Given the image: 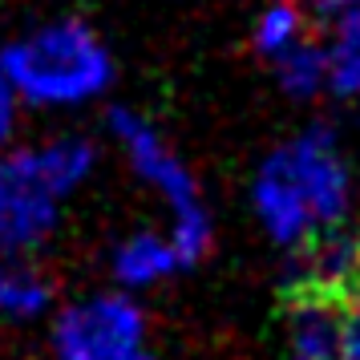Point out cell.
<instances>
[{
  "label": "cell",
  "mask_w": 360,
  "mask_h": 360,
  "mask_svg": "<svg viewBox=\"0 0 360 360\" xmlns=\"http://www.w3.org/2000/svg\"><path fill=\"white\" fill-rule=\"evenodd\" d=\"M0 69L17 101H29L41 110L94 101L114 82L110 53L82 20H57L13 41L0 53Z\"/></svg>",
  "instance_id": "3957f363"
},
{
  "label": "cell",
  "mask_w": 360,
  "mask_h": 360,
  "mask_svg": "<svg viewBox=\"0 0 360 360\" xmlns=\"http://www.w3.org/2000/svg\"><path fill=\"white\" fill-rule=\"evenodd\" d=\"M110 130L122 142L126 158H130L134 174L154 186L158 195L170 202L174 211V227H170V243L179 251L182 267H195L207 247H211V214L202 207V195H198V182L186 166L174 158V150L162 142V134L150 126L142 114L134 110H114L110 114Z\"/></svg>",
  "instance_id": "277c9868"
},
{
  "label": "cell",
  "mask_w": 360,
  "mask_h": 360,
  "mask_svg": "<svg viewBox=\"0 0 360 360\" xmlns=\"http://www.w3.org/2000/svg\"><path fill=\"white\" fill-rule=\"evenodd\" d=\"M251 198L263 231L288 251L344 223L352 202V174L336 150V138L328 130H308L276 150L259 166Z\"/></svg>",
  "instance_id": "6da1fadb"
},
{
  "label": "cell",
  "mask_w": 360,
  "mask_h": 360,
  "mask_svg": "<svg viewBox=\"0 0 360 360\" xmlns=\"http://www.w3.org/2000/svg\"><path fill=\"white\" fill-rule=\"evenodd\" d=\"M57 360H142L146 316L126 295H98L69 304L53 324Z\"/></svg>",
  "instance_id": "5b68a950"
},
{
  "label": "cell",
  "mask_w": 360,
  "mask_h": 360,
  "mask_svg": "<svg viewBox=\"0 0 360 360\" xmlns=\"http://www.w3.org/2000/svg\"><path fill=\"white\" fill-rule=\"evenodd\" d=\"M316 4V13H324V17H336L340 8H352V4H360V0H311Z\"/></svg>",
  "instance_id": "5bb4252c"
},
{
  "label": "cell",
  "mask_w": 360,
  "mask_h": 360,
  "mask_svg": "<svg viewBox=\"0 0 360 360\" xmlns=\"http://www.w3.org/2000/svg\"><path fill=\"white\" fill-rule=\"evenodd\" d=\"M279 85L292 98H316L320 89H328V53L324 45H316L308 37H300L292 49H283L276 57Z\"/></svg>",
  "instance_id": "30bf717a"
},
{
  "label": "cell",
  "mask_w": 360,
  "mask_h": 360,
  "mask_svg": "<svg viewBox=\"0 0 360 360\" xmlns=\"http://www.w3.org/2000/svg\"><path fill=\"white\" fill-rule=\"evenodd\" d=\"M13 126H17V94H13V85H8L4 69H0V150L8 146Z\"/></svg>",
  "instance_id": "4fadbf2b"
},
{
  "label": "cell",
  "mask_w": 360,
  "mask_h": 360,
  "mask_svg": "<svg viewBox=\"0 0 360 360\" xmlns=\"http://www.w3.org/2000/svg\"><path fill=\"white\" fill-rule=\"evenodd\" d=\"M328 89L340 98H360V4L340 8L328 33Z\"/></svg>",
  "instance_id": "9c48e42d"
},
{
  "label": "cell",
  "mask_w": 360,
  "mask_h": 360,
  "mask_svg": "<svg viewBox=\"0 0 360 360\" xmlns=\"http://www.w3.org/2000/svg\"><path fill=\"white\" fill-rule=\"evenodd\" d=\"M304 37V13L295 0H271L255 20V49L276 61L283 49H292Z\"/></svg>",
  "instance_id": "8fae6325"
},
{
  "label": "cell",
  "mask_w": 360,
  "mask_h": 360,
  "mask_svg": "<svg viewBox=\"0 0 360 360\" xmlns=\"http://www.w3.org/2000/svg\"><path fill=\"white\" fill-rule=\"evenodd\" d=\"M340 360H360V279L344 295V340Z\"/></svg>",
  "instance_id": "7c38bea8"
},
{
  "label": "cell",
  "mask_w": 360,
  "mask_h": 360,
  "mask_svg": "<svg viewBox=\"0 0 360 360\" xmlns=\"http://www.w3.org/2000/svg\"><path fill=\"white\" fill-rule=\"evenodd\" d=\"M98 154L82 138H53L45 146L0 154V251H33L53 235L61 198L73 195Z\"/></svg>",
  "instance_id": "7a4b0ae2"
},
{
  "label": "cell",
  "mask_w": 360,
  "mask_h": 360,
  "mask_svg": "<svg viewBox=\"0 0 360 360\" xmlns=\"http://www.w3.org/2000/svg\"><path fill=\"white\" fill-rule=\"evenodd\" d=\"M182 263H179V251L170 243V235H134L126 243L114 251V276L117 283H126V288H150V283H158V279L174 276Z\"/></svg>",
  "instance_id": "52a82bcc"
},
{
  "label": "cell",
  "mask_w": 360,
  "mask_h": 360,
  "mask_svg": "<svg viewBox=\"0 0 360 360\" xmlns=\"http://www.w3.org/2000/svg\"><path fill=\"white\" fill-rule=\"evenodd\" d=\"M142 360H154V356H150V352H146V356H142Z\"/></svg>",
  "instance_id": "9a60e30c"
},
{
  "label": "cell",
  "mask_w": 360,
  "mask_h": 360,
  "mask_svg": "<svg viewBox=\"0 0 360 360\" xmlns=\"http://www.w3.org/2000/svg\"><path fill=\"white\" fill-rule=\"evenodd\" d=\"M53 304V283L45 271L25 263L17 251H0V316L33 320Z\"/></svg>",
  "instance_id": "ba28073f"
},
{
  "label": "cell",
  "mask_w": 360,
  "mask_h": 360,
  "mask_svg": "<svg viewBox=\"0 0 360 360\" xmlns=\"http://www.w3.org/2000/svg\"><path fill=\"white\" fill-rule=\"evenodd\" d=\"M288 332H292V360H340L344 300L320 292H295Z\"/></svg>",
  "instance_id": "8992f818"
}]
</instances>
